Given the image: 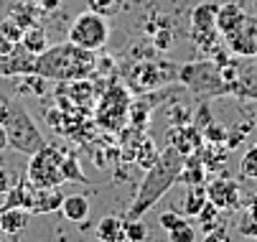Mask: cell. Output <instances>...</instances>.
<instances>
[{
  "label": "cell",
  "mask_w": 257,
  "mask_h": 242,
  "mask_svg": "<svg viewBox=\"0 0 257 242\" xmlns=\"http://www.w3.org/2000/svg\"><path fill=\"white\" fill-rule=\"evenodd\" d=\"M183 161H186V156L171 143L158 153V158L153 161V166H148V171H145V176L140 181V189L127 209V219H143L145 212L153 209L156 201L181 179Z\"/></svg>",
  "instance_id": "1"
},
{
  "label": "cell",
  "mask_w": 257,
  "mask_h": 242,
  "mask_svg": "<svg viewBox=\"0 0 257 242\" xmlns=\"http://www.w3.org/2000/svg\"><path fill=\"white\" fill-rule=\"evenodd\" d=\"M97 51H87L74 46L71 41L49 46L44 54L36 56L33 72L51 82H71V79H89L97 69Z\"/></svg>",
  "instance_id": "2"
},
{
  "label": "cell",
  "mask_w": 257,
  "mask_h": 242,
  "mask_svg": "<svg viewBox=\"0 0 257 242\" xmlns=\"http://www.w3.org/2000/svg\"><path fill=\"white\" fill-rule=\"evenodd\" d=\"M178 82L186 87L194 97H199L201 102H209L214 97H227L229 84L222 77V69L214 59H201V61H189L178 66Z\"/></svg>",
  "instance_id": "3"
},
{
  "label": "cell",
  "mask_w": 257,
  "mask_h": 242,
  "mask_svg": "<svg viewBox=\"0 0 257 242\" xmlns=\"http://www.w3.org/2000/svg\"><path fill=\"white\" fill-rule=\"evenodd\" d=\"M122 77L127 87L138 94L153 92L168 82H178V66L166 59H133L122 66Z\"/></svg>",
  "instance_id": "4"
},
{
  "label": "cell",
  "mask_w": 257,
  "mask_h": 242,
  "mask_svg": "<svg viewBox=\"0 0 257 242\" xmlns=\"http://www.w3.org/2000/svg\"><path fill=\"white\" fill-rule=\"evenodd\" d=\"M3 125L8 130V148H13L23 156H33L36 151H41L46 146L41 128L36 125V120L31 117V112L26 110L21 99L11 102V112Z\"/></svg>",
  "instance_id": "5"
},
{
  "label": "cell",
  "mask_w": 257,
  "mask_h": 242,
  "mask_svg": "<svg viewBox=\"0 0 257 242\" xmlns=\"http://www.w3.org/2000/svg\"><path fill=\"white\" fill-rule=\"evenodd\" d=\"M130 92L120 84L112 82L104 94L99 97V105L94 110V123L107 130V133H120L127 128V110H130Z\"/></svg>",
  "instance_id": "6"
},
{
  "label": "cell",
  "mask_w": 257,
  "mask_h": 242,
  "mask_svg": "<svg viewBox=\"0 0 257 242\" xmlns=\"http://www.w3.org/2000/svg\"><path fill=\"white\" fill-rule=\"evenodd\" d=\"M66 39L74 46H82L87 51H99V49H104V44L109 39V23H107L104 16L87 8L84 13H79L71 21Z\"/></svg>",
  "instance_id": "7"
},
{
  "label": "cell",
  "mask_w": 257,
  "mask_h": 242,
  "mask_svg": "<svg viewBox=\"0 0 257 242\" xmlns=\"http://www.w3.org/2000/svg\"><path fill=\"white\" fill-rule=\"evenodd\" d=\"M61 158L64 153L56 146H44L41 151H36L28 161V171H26V179L33 186H61L64 179V171H61Z\"/></svg>",
  "instance_id": "8"
},
{
  "label": "cell",
  "mask_w": 257,
  "mask_h": 242,
  "mask_svg": "<svg viewBox=\"0 0 257 242\" xmlns=\"http://www.w3.org/2000/svg\"><path fill=\"white\" fill-rule=\"evenodd\" d=\"M227 41V49L239 56V59H252L257 54V18L254 16H244V21L224 36Z\"/></svg>",
  "instance_id": "9"
},
{
  "label": "cell",
  "mask_w": 257,
  "mask_h": 242,
  "mask_svg": "<svg viewBox=\"0 0 257 242\" xmlns=\"http://www.w3.org/2000/svg\"><path fill=\"white\" fill-rule=\"evenodd\" d=\"M206 196L211 204H216L222 212H234L239 209V201H242V191H239V184L232 181V179H224L219 176L214 181L206 184Z\"/></svg>",
  "instance_id": "10"
},
{
  "label": "cell",
  "mask_w": 257,
  "mask_h": 242,
  "mask_svg": "<svg viewBox=\"0 0 257 242\" xmlns=\"http://www.w3.org/2000/svg\"><path fill=\"white\" fill-rule=\"evenodd\" d=\"M168 143L176 146L183 156H194L201 151L204 146V133L194 125V123H183V125H176L171 133H168Z\"/></svg>",
  "instance_id": "11"
},
{
  "label": "cell",
  "mask_w": 257,
  "mask_h": 242,
  "mask_svg": "<svg viewBox=\"0 0 257 242\" xmlns=\"http://www.w3.org/2000/svg\"><path fill=\"white\" fill-rule=\"evenodd\" d=\"M244 8L237 3V0H227V3H219V11H216V31L222 36H229V33L244 21Z\"/></svg>",
  "instance_id": "12"
},
{
  "label": "cell",
  "mask_w": 257,
  "mask_h": 242,
  "mask_svg": "<svg viewBox=\"0 0 257 242\" xmlns=\"http://www.w3.org/2000/svg\"><path fill=\"white\" fill-rule=\"evenodd\" d=\"M61 204H64V194H61L59 186H36L31 214H51V212H59Z\"/></svg>",
  "instance_id": "13"
},
{
  "label": "cell",
  "mask_w": 257,
  "mask_h": 242,
  "mask_svg": "<svg viewBox=\"0 0 257 242\" xmlns=\"http://www.w3.org/2000/svg\"><path fill=\"white\" fill-rule=\"evenodd\" d=\"M31 222V212L23 209V206H3L0 209V232L8 234V237H16L21 234Z\"/></svg>",
  "instance_id": "14"
},
{
  "label": "cell",
  "mask_w": 257,
  "mask_h": 242,
  "mask_svg": "<svg viewBox=\"0 0 257 242\" xmlns=\"http://www.w3.org/2000/svg\"><path fill=\"white\" fill-rule=\"evenodd\" d=\"M33 196H36V186L28 179H21V181H13L11 184L3 206H23V209L31 212L33 209Z\"/></svg>",
  "instance_id": "15"
},
{
  "label": "cell",
  "mask_w": 257,
  "mask_h": 242,
  "mask_svg": "<svg viewBox=\"0 0 257 242\" xmlns=\"http://www.w3.org/2000/svg\"><path fill=\"white\" fill-rule=\"evenodd\" d=\"M21 46H23L26 51L36 54V56H39V54H44V51L49 49V33H46V28H44V26H39V23L28 26V28L23 31Z\"/></svg>",
  "instance_id": "16"
},
{
  "label": "cell",
  "mask_w": 257,
  "mask_h": 242,
  "mask_svg": "<svg viewBox=\"0 0 257 242\" xmlns=\"http://www.w3.org/2000/svg\"><path fill=\"white\" fill-rule=\"evenodd\" d=\"M61 212L69 222H77L82 224L87 217H89V199L82 196V194H71V196H64V204H61Z\"/></svg>",
  "instance_id": "17"
},
{
  "label": "cell",
  "mask_w": 257,
  "mask_h": 242,
  "mask_svg": "<svg viewBox=\"0 0 257 242\" xmlns=\"http://www.w3.org/2000/svg\"><path fill=\"white\" fill-rule=\"evenodd\" d=\"M97 237L102 242H120L125 239V219L109 214V217H102L99 224H97Z\"/></svg>",
  "instance_id": "18"
},
{
  "label": "cell",
  "mask_w": 257,
  "mask_h": 242,
  "mask_svg": "<svg viewBox=\"0 0 257 242\" xmlns=\"http://www.w3.org/2000/svg\"><path fill=\"white\" fill-rule=\"evenodd\" d=\"M216 11H219V3H199L191 11V28L196 31L216 28Z\"/></svg>",
  "instance_id": "19"
},
{
  "label": "cell",
  "mask_w": 257,
  "mask_h": 242,
  "mask_svg": "<svg viewBox=\"0 0 257 242\" xmlns=\"http://www.w3.org/2000/svg\"><path fill=\"white\" fill-rule=\"evenodd\" d=\"M206 201H209V196H206V186H204V184L189 186L186 199H183V214H186V217H196V214L204 209Z\"/></svg>",
  "instance_id": "20"
},
{
  "label": "cell",
  "mask_w": 257,
  "mask_h": 242,
  "mask_svg": "<svg viewBox=\"0 0 257 242\" xmlns=\"http://www.w3.org/2000/svg\"><path fill=\"white\" fill-rule=\"evenodd\" d=\"M87 8L104 18H112L125 8V0H87Z\"/></svg>",
  "instance_id": "21"
},
{
  "label": "cell",
  "mask_w": 257,
  "mask_h": 242,
  "mask_svg": "<svg viewBox=\"0 0 257 242\" xmlns=\"http://www.w3.org/2000/svg\"><path fill=\"white\" fill-rule=\"evenodd\" d=\"M219 214H222V209H219L216 204H211V201H206V204H204V209L196 214V219L201 222V227H204V232H206V234L219 224Z\"/></svg>",
  "instance_id": "22"
},
{
  "label": "cell",
  "mask_w": 257,
  "mask_h": 242,
  "mask_svg": "<svg viewBox=\"0 0 257 242\" xmlns=\"http://www.w3.org/2000/svg\"><path fill=\"white\" fill-rule=\"evenodd\" d=\"M33 6H36V3H28V0H26L23 6H16V8L11 11V18H13L23 31H26L28 26H33V23H36V21H33V18H36V8H33Z\"/></svg>",
  "instance_id": "23"
},
{
  "label": "cell",
  "mask_w": 257,
  "mask_h": 242,
  "mask_svg": "<svg viewBox=\"0 0 257 242\" xmlns=\"http://www.w3.org/2000/svg\"><path fill=\"white\" fill-rule=\"evenodd\" d=\"M239 174H242L244 179H249V181H257V146H252V148L242 156V161H239Z\"/></svg>",
  "instance_id": "24"
},
{
  "label": "cell",
  "mask_w": 257,
  "mask_h": 242,
  "mask_svg": "<svg viewBox=\"0 0 257 242\" xmlns=\"http://www.w3.org/2000/svg\"><path fill=\"white\" fill-rule=\"evenodd\" d=\"M61 171H64V179H66V181H87L84 174H82V168L77 166V158L71 156V153H64V158H61Z\"/></svg>",
  "instance_id": "25"
},
{
  "label": "cell",
  "mask_w": 257,
  "mask_h": 242,
  "mask_svg": "<svg viewBox=\"0 0 257 242\" xmlns=\"http://www.w3.org/2000/svg\"><path fill=\"white\" fill-rule=\"evenodd\" d=\"M171 44H173V31H171L168 21H163L161 28L153 31V46H156L158 51H166V49H171Z\"/></svg>",
  "instance_id": "26"
},
{
  "label": "cell",
  "mask_w": 257,
  "mask_h": 242,
  "mask_svg": "<svg viewBox=\"0 0 257 242\" xmlns=\"http://www.w3.org/2000/svg\"><path fill=\"white\" fill-rule=\"evenodd\" d=\"M148 237V227L140 219H125V239L127 242H143Z\"/></svg>",
  "instance_id": "27"
},
{
  "label": "cell",
  "mask_w": 257,
  "mask_h": 242,
  "mask_svg": "<svg viewBox=\"0 0 257 242\" xmlns=\"http://www.w3.org/2000/svg\"><path fill=\"white\" fill-rule=\"evenodd\" d=\"M201 133H204V143H216V146H222V143L227 141V128L216 125V123H209Z\"/></svg>",
  "instance_id": "28"
},
{
  "label": "cell",
  "mask_w": 257,
  "mask_h": 242,
  "mask_svg": "<svg viewBox=\"0 0 257 242\" xmlns=\"http://www.w3.org/2000/svg\"><path fill=\"white\" fill-rule=\"evenodd\" d=\"M189 219H186V214H178V212H163L161 217H158V224H161V229H166V232H171V229H176V227H181V224H186Z\"/></svg>",
  "instance_id": "29"
},
{
  "label": "cell",
  "mask_w": 257,
  "mask_h": 242,
  "mask_svg": "<svg viewBox=\"0 0 257 242\" xmlns=\"http://www.w3.org/2000/svg\"><path fill=\"white\" fill-rule=\"evenodd\" d=\"M0 33H3L6 39H11L13 44H21V39H23V28L13 18H3V21H0Z\"/></svg>",
  "instance_id": "30"
},
{
  "label": "cell",
  "mask_w": 257,
  "mask_h": 242,
  "mask_svg": "<svg viewBox=\"0 0 257 242\" xmlns=\"http://www.w3.org/2000/svg\"><path fill=\"white\" fill-rule=\"evenodd\" d=\"M168 239H171V242H194V239H196V229L191 227V222H186V224L171 229V232H168Z\"/></svg>",
  "instance_id": "31"
},
{
  "label": "cell",
  "mask_w": 257,
  "mask_h": 242,
  "mask_svg": "<svg viewBox=\"0 0 257 242\" xmlns=\"http://www.w3.org/2000/svg\"><path fill=\"white\" fill-rule=\"evenodd\" d=\"M209 123H214V120H211V112H209V107H206V105H201V107H199V112H196V120H194V125H196L199 130H204Z\"/></svg>",
  "instance_id": "32"
},
{
  "label": "cell",
  "mask_w": 257,
  "mask_h": 242,
  "mask_svg": "<svg viewBox=\"0 0 257 242\" xmlns=\"http://www.w3.org/2000/svg\"><path fill=\"white\" fill-rule=\"evenodd\" d=\"M11 176L6 174V171L3 168H0V206H3L6 204V196H8V189H11Z\"/></svg>",
  "instance_id": "33"
},
{
  "label": "cell",
  "mask_w": 257,
  "mask_h": 242,
  "mask_svg": "<svg viewBox=\"0 0 257 242\" xmlns=\"http://www.w3.org/2000/svg\"><path fill=\"white\" fill-rule=\"evenodd\" d=\"M11 97H6V94H0V123H6L8 120V112H11Z\"/></svg>",
  "instance_id": "34"
},
{
  "label": "cell",
  "mask_w": 257,
  "mask_h": 242,
  "mask_svg": "<svg viewBox=\"0 0 257 242\" xmlns=\"http://www.w3.org/2000/svg\"><path fill=\"white\" fill-rule=\"evenodd\" d=\"M8 148V130H6V125L0 123V151H6Z\"/></svg>",
  "instance_id": "35"
},
{
  "label": "cell",
  "mask_w": 257,
  "mask_h": 242,
  "mask_svg": "<svg viewBox=\"0 0 257 242\" xmlns=\"http://www.w3.org/2000/svg\"><path fill=\"white\" fill-rule=\"evenodd\" d=\"M41 8L44 11H56L59 8V0H41Z\"/></svg>",
  "instance_id": "36"
},
{
  "label": "cell",
  "mask_w": 257,
  "mask_h": 242,
  "mask_svg": "<svg viewBox=\"0 0 257 242\" xmlns=\"http://www.w3.org/2000/svg\"><path fill=\"white\" fill-rule=\"evenodd\" d=\"M28 3H41V0H28Z\"/></svg>",
  "instance_id": "37"
}]
</instances>
